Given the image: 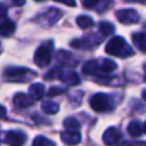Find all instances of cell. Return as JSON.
Returning <instances> with one entry per match:
<instances>
[{
    "label": "cell",
    "instance_id": "cell-1",
    "mask_svg": "<svg viewBox=\"0 0 146 146\" xmlns=\"http://www.w3.org/2000/svg\"><path fill=\"white\" fill-rule=\"evenodd\" d=\"M105 51L108 55L121 57V58H125L128 56L133 55V50L131 49V47L127 43V41L122 36L112 38L107 42V44L105 47Z\"/></svg>",
    "mask_w": 146,
    "mask_h": 146
},
{
    "label": "cell",
    "instance_id": "cell-22",
    "mask_svg": "<svg viewBox=\"0 0 146 146\" xmlns=\"http://www.w3.org/2000/svg\"><path fill=\"white\" fill-rule=\"evenodd\" d=\"M60 74H62V71L59 70V68H54V70H51L47 75H44V79H48V80H50V79H55V78H59L60 76Z\"/></svg>",
    "mask_w": 146,
    "mask_h": 146
},
{
    "label": "cell",
    "instance_id": "cell-14",
    "mask_svg": "<svg viewBox=\"0 0 146 146\" xmlns=\"http://www.w3.org/2000/svg\"><path fill=\"white\" fill-rule=\"evenodd\" d=\"M15 32V24L8 18L0 24V34L3 36H9Z\"/></svg>",
    "mask_w": 146,
    "mask_h": 146
},
{
    "label": "cell",
    "instance_id": "cell-30",
    "mask_svg": "<svg viewBox=\"0 0 146 146\" xmlns=\"http://www.w3.org/2000/svg\"><path fill=\"white\" fill-rule=\"evenodd\" d=\"M35 1H42V0H35Z\"/></svg>",
    "mask_w": 146,
    "mask_h": 146
},
{
    "label": "cell",
    "instance_id": "cell-26",
    "mask_svg": "<svg viewBox=\"0 0 146 146\" xmlns=\"http://www.w3.org/2000/svg\"><path fill=\"white\" fill-rule=\"evenodd\" d=\"M6 114H7V110H6V107L2 106V105H0V119H3V117L6 116Z\"/></svg>",
    "mask_w": 146,
    "mask_h": 146
},
{
    "label": "cell",
    "instance_id": "cell-2",
    "mask_svg": "<svg viewBox=\"0 0 146 146\" xmlns=\"http://www.w3.org/2000/svg\"><path fill=\"white\" fill-rule=\"evenodd\" d=\"M117 68L115 62L102 58L96 60H89L83 66V72L86 74H108Z\"/></svg>",
    "mask_w": 146,
    "mask_h": 146
},
{
    "label": "cell",
    "instance_id": "cell-16",
    "mask_svg": "<svg viewBox=\"0 0 146 146\" xmlns=\"http://www.w3.org/2000/svg\"><path fill=\"white\" fill-rule=\"evenodd\" d=\"M59 79H62L65 83L67 84H79L80 79L75 72H70V73H62Z\"/></svg>",
    "mask_w": 146,
    "mask_h": 146
},
{
    "label": "cell",
    "instance_id": "cell-23",
    "mask_svg": "<svg viewBox=\"0 0 146 146\" xmlns=\"http://www.w3.org/2000/svg\"><path fill=\"white\" fill-rule=\"evenodd\" d=\"M65 90L63 88H59V87H51L49 90H48V96L49 97H54V96H57L59 94H63Z\"/></svg>",
    "mask_w": 146,
    "mask_h": 146
},
{
    "label": "cell",
    "instance_id": "cell-29",
    "mask_svg": "<svg viewBox=\"0 0 146 146\" xmlns=\"http://www.w3.org/2000/svg\"><path fill=\"white\" fill-rule=\"evenodd\" d=\"M0 51H1V43H0Z\"/></svg>",
    "mask_w": 146,
    "mask_h": 146
},
{
    "label": "cell",
    "instance_id": "cell-19",
    "mask_svg": "<svg viewBox=\"0 0 146 146\" xmlns=\"http://www.w3.org/2000/svg\"><path fill=\"white\" fill-rule=\"evenodd\" d=\"M132 41H133L135 46H137L141 52L145 51V33H143V32L135 33L132 36Z\"/></svg>",
    "mask_w": 146,
    "mask_h": 146
},
{
    "label": "cell",
    "instance_id": "cell-25",
    "mask_svg": "<svg viewBox=\"0 0 146 146\" xmlns=\"http://www.w3.org/2000/svg\"><path fill=\"white\" fill-rule=\"evenodd\" d=\"M56 2H60V3H64L68 7H74L75 6V0H54Z\"/></svg>",
    "mask_w": 146,
    "mask_h": 146
},
{
    "label": "cell",
    "instance_id": "cell-10",
    "mask_svg": "<svg viewBox=\"0 0 146 146\" xmlns=\"http://www.w3.org/2000/svg\"><path fill=\"white\" fill-rule=\"evenodd\" d=\"M60 139L66 145L73 146V145H78L81 141V135L78 131H67L66 130L60 133Z\"/></svg>",
    "mask_w": 146,
    "mask_h": 146
},
{
    "label": "cell",
    "instance_id": "cell-15",
    "mask_svg": "<svg viewBox=\"0 0 146 146\" xmlns=\"http://www.w3.org/2000/svg\"><path fill=\"white\" fill-rule=\"evenodd\" d=\"M41 108L46 114H56L59 111V106L57 103L51 100H46L41 104Z\"/></svg>",
    "mask_w": 146,
    "mask_h": 146
},
{
    "label": "cell",
    "instance_id": "cell-27",
    "mask_svg": "<svg viewBox=\"0 0 146 146\" xmlns=\"http://www.w3.org/2000/svg\"><path fill=\"white\" fill-rule=\"evenodd\" d=\"M15 6H23L25 3V0H11Z\"/></svg>",
    "mask_w": 146,
    "mask_h": 146
},
{
    "label": "cell",
    "instance_id": "cell-6",
    "mask_svg": "<svg viewBox=\"0 0 146 146\" xmlns=\"http://www.w3.org/2000/svg\"><path fill=\"white\" fill-rule=\"evenodd\" d=\"M62 15H63V13L58 8H49L47 11L39 14L35 17V22H38L41 25L51 26L62 17Z\"/></svg>",
    "mask_w": 146,
    "mask_h": 146
},
{
    "label": "cell",
    "instance_id": "cell-4",
    "mask_svg": "<svg viewBox=\"0 0 146 146\" xmlns=\"http://www.w3.org/2000/svg\"><path fill=\"white\" fill-rule=\"evenodd\" d=\"M52 43L48 42V43H43L41 44L35 54H34V63L39 66V67H46L50 60H51V50H52Z\"/></svg>",
    "mask_w": 146,
    "mask_h": 146
},
{
    "label": "cell",
    "instance_id": "cell-12",
    "mask_svg": "<svg viewBox=\"0 0 146 146\" xmlns=\"http://www.w3.org/2000/svg\"><path fill=\"white\" fill-rule=\"evenodd\" d=\"M46 94L44 90V86L42 83H33L30 87V97L34 100V99H41Z\"/></svg>",
    "mask_w": 146,
    "mask_h": 146
},
{
    "label": "cell",
    "instance_id": "cell-7",
    "mask_svg": "<svg viewBox=\"0 0 146 146\" xmlns=\"http://www.w3.org/2000/svg\"><path fill=\"white\" fill-rule=\"evenodd\" d=\"M116 17L119 22L124 25L136 24L139 22V14L133 9H121L116 13Z\"/></svg>",
    "mask_w": 146,
    "mask_h": 146
},
{
    "label": "cell",
    "instance_id": "cell-9",
    "mask_svg": "<svg viewBox=\"0 0 146 146\" xmlns=\"http://www.w3.org/2000/svg\"><path fill=\"white\" fill-rule=\"evenodd\" d=\"M121 137H122V135H121L120 130H117L115 127H111L105 130V132L103 135V141L106 146H113V145L117 144V141L121 139Z\"/></svg>",
    "mask_w": 146,
    "mask_h": 146
},
{
    "label": "cell",
    "instance_id": "cell-11",
    "mask_svg": "<svg viewBox=\"0 0 146 146\" xmlns=\"http://www.w3.org/2000/svg\"><path fill=\"white\" fill-rule=\"evenodd\" d=\"M34 103V100L26 94H23V92H18L15 95L14 97V104L18 107H22V108H25V107H29L31 106L32 104Z\"/></svg>",
    "mask_w": 146,
    "mask_h": 146
},
{
    "label": "cell",
    "instance_id": "cell-28",
    "mask_svg": "<svg viewBox=\"0 0 146 146\" xmlns=\"http://www.w3.org/2000/svg\"><path fill=\"white\" fill-rule=\"evenodd\" d=\"M124 1H128V2H136V1H139L140 3H144L145 0H124Z\"/></svg>",
    "mask_w": 146,
    "mask_h": 146
},
{
    "label": "cell",
    "instance_id": "cell-24",
    "mask_svg": "<svg viewBox=\"0 0 146 146\" xmlns=\"http://www.w3.org/2000/svg\"><path fill=\"white\" fill-rule=\"evenodd\" d=\"M98 2H99V0H81L82 6H83L84 8H88V9L96 7V6L98 5Z\"/></svg>",
    "mask_w": 146,
    "mask_h": 146
},
{
    "label": "cell",
    "instance_id": "cell-18",
    "mask_svg": "<svg viewBox=\"0 0 146 146\" xmlns=\"http://www.w3.org/2000/svg\"><path fill=\"white\" fill-rule=\"evenodd\" d=\"M67 131H78L80 129V123L75 117H67L63 122Z\"/></svg>",
    "mask_w": 146,
    "mask_h": 146
},
{
    "label": "cell",
    "instance_id": "cell-13",
    "mask_svg": "<svg viewBox=\"0 0 146 146\" xmlns=\"http://www.w3.org/2000/svg\"><path fill=\"white\" fill-rule=\"evenodd\" d=\"M128 132L132 137H140L144 133V125L139 121H131L128 125Z\"/></svg>",
    "mask_w": 146,
    "mask_h": 146
},
{
    "label": "cell",
    "instance_id": "cell-8",
    "mask_svg": "<svg viewBox=\"0 0 146 146\" xmlns=\"http://www.w3.org/2000/svg\"><path fill=\"white\" fill-rule=\"evenodd\" d=\"M26 140V135L22 131H8L5 136V141L10 146H23Z\"/></svg>",
    "mask_w": 146,
    "mask_h": 146
},
{
    "label": "cell",
    "instance_id": "cell-17",
    "mask_svg": "<svg viewBox=\"0 0 146 146\" xmlns=\"http://www.w3.org/2000/svg\"><path fill=\"white\" fill-rule=\"evenodd\" d=\"M76 24L81 29H88V27L94 25V21L91 17H89L87 15H80L76 18Z\"/></svg>",
    "mask_w": 146,
    "mask_h": 146
},
{
    "label": "cell",
    "instance_id": "cell-21",
    "mask_svg": "<svg viewBox=\"0 0 146 146\" xmlns=\"http://www.w3.org/2000/svg\"><path fill=\"white\" fill-rule=\"evenodd\" d=\"M32 146H55V143L43 136H38L34 139Z\"/></svg>",
    "mask_w": 146,
    "mask_h": 146
},
{
    "label": "cell",
    "instance_id": "cell-3",
    "mask_svg": "<svg viewBox=\"0 0 146 146\" xmlns=\"http://www.w3.org/2000/svg\"><path fill=\"white\" fill-rule=\"evenodd\" d=\"M36 73L25 67H8L5 70L3 76L11 82H26L35 78Z\"/></svg>",
    "mask_w": 146,
    "mask_h": 146
},
{
    "label": "cell",
    "instance_id": "cell-5",
    "mask_svg": "<svg viewBox=\"0 0 146 146\" xmlns=\"http://www.w3.org/2000/svg\"><path fill=\"white\" fill-rule=\"evenodd\" d=\"M90 106L96 112H106L112 108V100L106 94L98 92L90 98Z\"/></svg>",
    "mask_w": 146,
    "mask_h": 146
},
{
    "label": "cell",
    "instance_id": "cell-20",
    "mask_svg": "<svg viewBox=\"0 0 146 146\" xmlns=\"http://www.w3.org/2000/svg\"><path fill=\"white\" fill-rule=\"evenodd\" d=\"M99 32L102 35H108L114 32V25L108 22H100L99 23Z\"/></svg>",
    "mask_w": 146,
    "mask_h": 146
}]
</instances>
